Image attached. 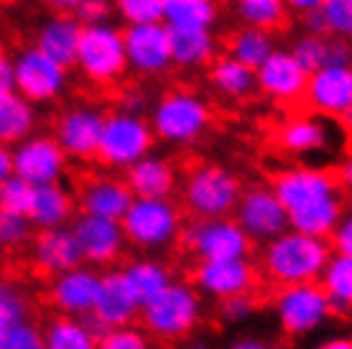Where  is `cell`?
<instances>
[{
	"label": "cell",
	"mask_w": 352,
	"mask_h": 349,
	"mask_svg": "<svg viewBox=\"0 0 352 349\" xmlns=\"http://www.w3.org/2000/svg\"><path fill=\"white\" fill-rule=\"evenodd\" d=\"M332 250L327 240L286 229L278 237L261 245L258 273L276 289L296 283H317Z\"/></svg>",
	"instance_id": "cell-1"
},
{
	"label": "cell",
	"mask_w": 352,
	"mask_h": 349,
	"mask_svg": "<svg viewBox=\"0 0 352 349\" xmlns=\"http://www.w3.org/2000/svg\"><path fill=\"white\" fill-rule=\"evenodd\" d=\"M146 117L156 143L171 148H194L210 133L214 110L202 92L192 87H171L151 105Z\"/></svg>",
	"instance_id": "cell-2"
},
{
	"label": "cell",
	"mask_w": 352,
	"mask_h": 349,
	"mask_svg": "<svg viewBox=\"0 0 352 349\" xmlns=\"http://www.w3.org/2000/svg\"><path fill=\"white\" fill-rule=\"evenodd\" d=\"M204 319V298L189 280L176 278L166 291L141 306L138 322L151 339L184 341Z\"/></svg>",
	"instance_id": "cell-3"
},
{
	"label": "cell",
	"mask_w": 352,
	"mask_h": 349,
	"mask_svg": "<svg viewBox=\"0 0 352 349\" xmlns=\"http://www.w3.org/2000/svg\"><path fill=\"white\" fill-rule=\"evenodd\" d=\"M182 204L192 219H217L232 217V210L243 194L240 176L225 164H197L189 168L184 181H179Z\"/></svg>",
	"instance_id": "cell-4"
},
{
	"label": "cell",
	"mask_w": 352,
	"mask_h": 349,
	"mask_svg": "<svg viewBox=\"0 0 352 349\" xmlns=\"http://www.w3.org/2000/svg\"><path fill=\"white\" fill-rule=\"evenodd\" d=\"M74 69L87 82L89 87L113 89L128 74L123 46V28L113 21L97 23V26H82L80 46L74 56Z\"/></svg>",
	"instance_id": "cell-5"
},
{
	"label": "cell",
	"mask_w": 352,
	"mask_h": 349,
	"mask_svg": "<svg viewBox=\"0 0 352 349\" xmlns=\"http://www.w3.org/2000/svg\"><path fill=\"white\" fill-rule=\"evenodd\" d=\"M182 225L184 214L174 199H133L120 219L128 247L146 255L171 250L179 243Z\"/></svg>",
	"instance_id": "cell-6"
},
{
	"label": "cell",
	"mask_w": 352,
	"mask_h": 349,
	"mask_svg": "<svg viewBox=\"0 0 352 349\" xmlns=\"http://www.w3.org/2000/svg\"><path fill=\"white\" fill-rule=\"evenodd\" d=\"M156 135L151 131V122L146 115L131 113H105L100 143H97L95 161L110 174H123L135 161L153 153Z\"/></svg>",
	"instance_id": "cell-7"
},
{
	"label": "cell",
	"mask_w": 352,
	"mask_h": 349,
	"mask_svg": "<svg viewBox=\"0 0 352 349\" xmlns=\"http://www.w3.org/2000/svg\"><path fill=\"white\" fill-rule=\"evenodd\" d=\"M13 92L28 100L34 107L59 102L72 87L69 69L49 59L34 44L18 49L13 56Z\"/></svg>",
	"instance_id": "cell-8"
},
{
	"label": "cell",
	"mask_w": 352,
	"mask_h": 349,
	"mask_svg": "<svg viewBox=\"0 0 352 349\" xmlns=\"http://www.w3.org/2000/svg\"><path fill=\"white\" fill-rule=\"evenodd\" d=\"M273 316L286 337L307 339L311 334L322 332L335 314L319 283H296V286L276 289Z\"/></svg>",
	"instance_id": "cell-9"
},
{
	"label": "cell",
	"mask_w": 352,
	"mask_h": 349,
	"mask_svg": "<svg viewBox=\"0 0 352 349\" xmlns=\"http://www.w3.org/2000/svg\"><path fill=\"white\" fill-rule=\"evenodd\" d=\"M268 186L273 189L276 199L283 204L289 217L314 207L319 201L342 196V186L332 168L309 166V164H294L276 171Z\"/></svg>",
	"instance_id": "cell-10"
},
{
	"label": "cell",
	"mask_w": 352,
	"mask_h": 349,
	"mask_svg": "<svg viewBox=\"0 0 352 349\" xmlns=\"http://www.w3.org/2000/svg\"><path fill=\"white\" fill-rule=\"evenodd\" d=\"M179 245L199 262L250 258V250H253V243L232 217L184 222L179 232Z\"/></svg>",
	"instance_id": "cell-11"
},
{
	"label": "cell",
	"mask_w": 352,
	"mask_h": 349,
	"mask_svg": "<svg viewBox=\"0 0 352 349\" xmlns=\"http://www.w3.org/2000/svg\"><path fill=\"white\" fill-rule=\"evenodd\" d=\"M105 122V110L95 102H72L54 120V140L69 164H92Z\"/></svg>",
	"instance_id": "cell-12"
},
{
	"label": "cell",
	"mask_w": 352,
	"mask_h": 349,
	"mask_svg": "<svg viewBox=\"0 0 352 349\" xmlns=\"http://www.w3.org/2000/svg\"><path fill=\"white\" fill-rule=\"evenodd\" d=\"M192 286L202 298L225 301L232 296H253L261 286L258 265L250 258L202 260L194 265Z\"/></svg>",
	"instance_id": "cell-13"
},
{
	"label": "cell",
	"mask_w": 352,
	"mask_h": 349,
	"mask_svg": "<svg viewBox=\"0 0 352 349\" xmlns=\"http://www.w3.org/2000/svg\"><path fill=\"white\" fill-rule=\"evenodd\" d=\"M232 219L253 245H265L289 229V214L268 183H253L243 189L232 210Z\"/></svg>",
	"instance_id": "cell-14"
},
{
	"label": "cell",
	"mask_w": 352,
	"mask_h": 349,
	"mask_svg": "<svg viewBox=\"0 0 352 349\" xmlns=\"http://www.w3.org/2000/svg\"><path fill=\"white\" fill-rule=\"evenodd\" d=\"M10 158H13V176L23 179L28 186L59 183L69 171V158L64 156L52 133L36 131L34 135H28L26 140L10 148Z\"/></svg>",
	"instance_id": "cell-15"
},
{
	"label": "cell",
	"mask_w": 352,
	"mask_h": 349,
	"mask_svg": "<svg viewBox=\"0 0 352 349\" xmlns=\"http://www.w3.org/2000/svg\"><path fill=\"white\" fill-rule=\"evenodd\" d=\"M304 105L319 117L350 122L352 115V67L324 64L307 77Z\"/></svg>",
	"instance_id": "cell-16"
},
{
	"label": "cell",
	"mask_w": 352,
	"mask_h": 349,
	"mask_svg": "<svg viewBox=\"0 0 352 349\" xmlns=\"http://www.w3.org/2000/svg\"><path fill=\"white\" fill-rule=\"evenodd\" d=\"M123 46L128 71L143 79L164 77L174 69L171 67V49H168V28L164 23H138L123 28Z\"/></svg>",
	"instance_id": "cell-17"
},
{
	"label": "cell",
	"mask_w": 352,
	"mask_h": 349,
	"mask_svg": "<svg viewBox=\"0 0 352 349\" xmlns=\"http://www.w3.org/2000/svg\"><path fill=\"white\" fill-rule=\"evenodd\" d=\"M69 229L74 235L82 262L95 268V271L113 268L115 262L125 255L128 243H125L120 222L80 214V217H74V222H69Z\"/></svg>",
	"instance_id": "cell-18"
},
{
	"label": "cell",
	"mask_w": 352,
	"mask_h": 349,
	"mask_svg": "<svg viewBox=\"0 0 352 349\" xmlns=\"http://www.w3.org/2000/svg\"><path fill=\"white\" fill-rule=\"evenodd\" d=\"M335 128L327 122V117H319L314 113L289 115L273 133L276 148L291 158L322 156L335 146Z\"/></svg>",
	"instance_id": "cell-19"
},
{
	"label": "cell",
	"mask_w": 352,
	"mask_h": 349,
	"mask_svg": "<svg viewBox=\"0 0 352 349\" xmlns=\"http://www.w3.org/2000/svg\"><path fill=\"white\" fill-rule=\"evenodd\" d=\"M307 77L309 74L296 64L289 49L276 46V52L256 69V89L273 105L294 107L304 100Z\"/></svg>",
	"instance_id": "cell-20"
},
{
	"label": "cell",
	"mask_w": 352,
	"mask_h": 349,
	"mask_svg": "<svg viewBox=\"0 0 352 349\" xmlns=\"http://www.w3.org/2000/svg\"><path fill=\"white\" fill-rule=\"evenodd\" d=\"M141 314V301L135 298L133 289L128 286L120 268H107L100 275V291L92 314L87 316L89 322L97 326V332L102 334L105 329L115 326H128L138 322Z\"/></svg>",
	"instance_id": "cell-21"
},
{
	"label": "cell",
	"mask_w": 352,
	"mask_h": 349,
	"mask_svg": "<svg viewBox=\"0 0 352 349\" xmlns=\"http://www.w3.org/2000/svg\"><path fill=\"white\" fill-rule=\"evenodd\" d=\"M100 275L102 273L89 268V265H77L72 271L49 278V301L62 316H77L87 319L95 308L97 291H100Z\"/></svg>",
	"instance_id": "cell-22"
},
{
	"label": "cell",
	"mask_w": 352,
	"mask_h": 349,
	"mask_svg": "<svg viewBox=\"0 0 352 349\" xmlns=\"http://www.w3.org/2000/svg\"><path fill=\"white\" fill-rule=\"evenodd\" d=\"M74 199H77V207H80L82 214L120 222L125 210L131 207L133 194L123 176L102 171V174L87 176L80 183V192Z\"/></svg>",
	"instance_id": "cell-23"
},
{
	"label": "cell",
	"mask_w": 352,
	"mask_h": 349,
	"mask_svg": "<svg viewBox=\"0 0 352 349\" xmlns=\"http://www.w3.org/2000/svg\"><path fill=\"white\" fill-rule=\"evenodd\" d=\"M28 258H31L34 271L44 278L62 275V273L82 265L80 250H77L69 227L36 229V235L28 243Z\"/></svg>",
	"instance_id": "cell-24"
},
{
	"label": "cell",
	"mask_w": 352,
	"mask_h": 349,
	"mask_svg": "<svg viewBox=\"0 0 352 349\" xmlns=\"http://www.w3.org/2000/svg\"><path fill=\"white\" fill-rule=\"evenodd\" d=\"M133 199H171L179 189V168L161 153H148L123 171Z\"/></svg>",
	"instance_id": "cell-25"
},
{
	"label": "cell",
	"mask_w": 352,
	"mask_h": 349,
	"mask_svg": "<svg viewBox=\"0 0 352 349\" xmlns=\"http://www.w3.org/2000/svg\"><path fill=\"white\" fill-rule=\"evenodd\" d=\"M168 49L171 67L199 71L220 56V38L210 28H168Z\"/></svg>",
	"instance_id": "cell-26"
},
{
	"label": "cell",
	"mask_w": 352,
	"mask_h": 349,
	"mask_svg": "<svg viewBox=\"0 0 352 349\" xmlns=\"http://www.w3.org/2000/svg\"><path fill=\"white\" fill-rule=\"evenodd\" d=\"M74 207H77V199L67 183H44V186H34L26 219L34 229L69 227Z\"/></svg>",
	"instance_id": "cell-27"
},
{
	"label": "cell",
	"mask_w": 352,
	"mask_h": 349,
	"mask_svg": "<svg viewBox=\"0 0 352 349\" xmlns=\"http://www.w3.org/2000/svg\"><path fill=\"white\" fill-rule=\"evenodd\" d=\"M80 36L82 23L74 16L49 13V18L41 21L36 28L34 46L38 52H44L49 59L59 61L62 67L72 69L74 56H77V46H80Z\"/></svg>",
	"instance_id": "cell-28"
},
{
	"label": "cell",
	"mask_w": 352,
	"mask_h": 349,
	"mask_svg": "<svg viewBox=\"0 0 352 349\" xmlns=\"http://www.w3.org/2000/svg\"><path fill=\"white\" fill-rule=\"evenodd\" d=\"M207 82L220 97L230 102H248L256 95V69H250L230 56H217L207 67Z\"/></svg>",
	"instance_id": "cell-29"
},
{
	"label": "cell",
	"mask_w": 352,
	"mask_h": 349,
	"mask_svg": "<svg viewBox=\"0 0 352 349\" xmlns=\"http://www.w3.org/2000/svg\"><path fill=\"white\" fill-rule=\"evenodd\" d=\"M128 280V286L133 289L135 298L143 304H148L151 298H156L161 291H166L176 280L174 268L166 260H161L159 255H143L131 260L125 268H120Z\"/></svg>",
	"instance_id": "cell-30"
},
{
	"label": "cell",
	"mask_w": 352,
	"mask_h": 349,
	"mask_svg": "<svg viewBox=\"0 0 352 349\" xmlns=\"http://www.w3.org/2000/svg\"><path fill=\"white\" fill-rule=\"evenodd\" d=\"M38 128V110L16 92L0 97V146L13 148L34 135Z\"/></svg>",
	"instance_id": "cell-31"
},
{
	"label": "cell",
	"mask_w": 352,
	"mask_h": 349,
	"mask_svg": "<svg viewBox=\"0 0 352 349\" xmlns=\"http://www.w3.org/2000/svg\"><path fill=\"white\" fill-rule=\"evenodd\" d=\"M220 0H164L161 23L166 28H214L220 23Z\"/></svg>",
	"instance_id": "cell-32"
},
{
	"label": "cell",
	"mask_w": 352,
	"mask_h": 349,
	"mask_svg": "<svg viewBox=\"0 0 352 349\" xmlns=\"http://www.w3.org/2000/svg\"><path fill=\"white\" fill-rule=\"evenodd\" d=\"M44 349H97L100 332L89 319L77 316H54L44 329Z\"/></svg>",
	"instance_id": "cell-33"
},
{
	"label": "cell",
	"mask_w": 352,
	"mask_h": 349,
	"mask_svg": "<svg viewBox=\"0 0 352 349\" xmlns=\"http://www.w3.org/2000/svg\"><path fill=\"white\" fill-rule=\"evenodd\" d=\"M319 289L324 291L327 301L335 316H350L352 308V255H335L327 260L319 275Z\"/></svg>",
	"instance_id": "cell-34"
},
{
	"label": "cell",
	"mask_w": 352,
	"mask_h": 349,
	"mask_svg": "<svg viewBox=\"0 0 352 349\" xmlns=\"http://www.w3.org/2000/svg\"><path fill=\"white\" fill-rule=\"evenodd\" d=\"M232 16L238 18L240 26L278 34L289 23V8L283 0H230Z\"/></svg>",
	"instance_id": "cell-35"
},
{
	"label": "cell",
	"mask_w": 352,
	"mask_h": 349,
	"mask_svg": "<svg viewBox=\"0 0 352 349\" xmlns=\"http://www.w3.org/2000/svg\"><path fill=\"white\" fill-rule=\"evenodd\" d=\"M276 36L268 31H258V28L238 26L225 41V56L245 64L250 69H258L273 52H276Z\"/></svg>",
	"instance_id": "cell-36"
},
{
	"label": "cell",
	"mask_w": 352,
	"mask_h": 349,
	"mask_svg": "<svg viewBox=\"0 0 352 349\" xmlns=\"http://www.w3.org/2000/svg\"><path fill=\"white\" fill-rule=\"evenodd\" d=\"M31 314L26 291L13 280H0V339L6 337L13 324L26 322Z\"/></svg>",
	"instance_id": "cell-37"
},
{
	"label": "cell",
	"mask_w": 352,
	"mask_h": 349,
	"mask_svg": "<svg viewBox=\"0 0 352 349\" xmlns=\"http://www.w3.org/2000/svg\"><path fill=\"white\" fill-rule=\"evenodd\" d=\"M327 44H329V36H314V34H299L289 46V54L296 59L301 69L311 74L319 67L327 64Z\"/></svg>",
	"instance_id": "cell-38"
},
{
	"label": "cell",
	"mask_w": 352,
	"mask_h": 349,
	"mask_svg": "<svg viewBox=\"0 0 352 349\" xmlns=\"http://www.w3.org/2000/svg\"><path fill=\"white\" fill-rule=\"evenodd\" d=\"M113 3V16H118L125 26H138V23H159L164 0H110Z\"/></svg>",
	"instance_id": "cell-39"
},
{
	"label": "cell",
	"mask_w": 352,
	"mask_h": 349,
	"mask_svg": "<svg viewBox=\"0 0 352 349\" xmlns=\"http://www.w3.org/2000/svg\"><path fill=\"white\" fill-rule=\"evenodd\" d=\"M97 349H153V341L141 326H115L97 337Z\"/></svg>",
	"instance_id": "cell-40"
},
{
	"label": "cell",
	"mask_w": 352,
	"mask_h": 349,
	"mask_svg": "<svg viewBox=\"0 0 352 349\" xmlns=\"http://www.w3.org/2000/svg\"><path fill=\"white\" fill-rule=\"evenodd\" d=\"M31 237H34V227L23 214H10L0 210V250L3 253L21 250L23 245L31 243Z\"/></svg>",
	"instance_id": "cell-41"
},
{
	"label": "cell",
	"mask_w": 352,
	"mask_h": 349,
	"mask_svg": "<svg viewBox=\"0 0 352 349\" xmlns=\"http://www.w3.org/2000/svg\"><path fill=\"white\" fill-rule=\"evenodd\" d=\"M319 13L324 18L327 36L332 38H347L352 36V0H324L319 5Z\"/></svg>",
	"instance_id": "cell-42"
},
{
	"label": "cell",
	"mask_w": 352,
	"mask_h": 349,
	"mask_svg": "<svg viewBox=\"0 0 352 349\" xmlns=\"http://www.w3.org/2000/svg\"><path fill=\"white\" fill-rule=\"evenodd\" d=\"M31 192H34V186H28L23 179L8 176L6 181L0 183V210L26 217L28 204H31Z\"/></svg>",
	"instance_id": "cell-43"
},
{
	"label": "cell",
	"mask_w": 352,
	"mask_h": 349,
	"mask_svg": "<svg viewBox=\"0 0 352 349\" xmlns=\"http://www.w3.org/2000/svg\"><path fill=\"white\" fill-rule=\"evenodd\" d=\"M0 349H44V334L41 326L31 319L13 324L6 337L0 339Z\"/></svg>",
	"instance_id": "cell-44"
},
{
	"label": "cell",
	"mask_w": 352,
	"mask_h": 349,
	"mask_svg": "<svg viewBox=\"0 0 352 349\" xmlns=\"http://www.w3.org/2000/svg\"><path fill=\"white\" fill-rule=\"evenodd\" d=\"M256 308L258 304L253 296H232V298H225V301H217V316L228 326L245 324L248 319H253Z\"/></svg>",
	"instance_id": "cell-45"
},
{
	"label": "cell",
	"mask_w": 352,
	"mask_h": 349,
	"mask_svg": "<svg viewBox=\"0 0 352 349\" xmlns=\"http://www.w3.org/2000/svg\"><path fill=\"white\" fill-rule=\"evenodd\" d=\"M74 18L82 26H97V23H107L113 18V3L110 0H82Z\"/></svg>",
	"instance_id": "cell-46"
},
{
	"label": "cell",
	"mask_w": 352,
	"mask_h": 349,
	"mask_svg": "<svg viewBox=\"0 0 352 349\" xmlns=\"http://www.w3.org/2000/svg\"><path fill=\"white\" fill-rule=\"evenodd\" d=\"M118 110L131 115H146L148 110V95L135 85H128L118 92Z\"/></svg>",
	"instance_id": "cell-47"
},
{
	"label": "cell",
	"mask_w": 352,
	"mask_h": 349,
	"mask_svg": "<svg viewBox=\"0 0 352 349\" xmlns=\"http://www.w3.org/2000/svg\"><path fill=\"white\" fill-rule=\"evenodd\" d=\"M327 245H329V250L335 255H352V219L344 214L340 219V225H337L329 237H327Z\"/></svg>",
	"instance_id": "cell-48"
},
{
	"label": "cell",
	"mask_w": 352,
	"mask_h": 349,
	"mask_svg": "<svg viewBox=\"0 0 352 349\" xmlns=\"http://www.w3.org/2000/svg\"><path fill=\"white\" fill-rule=\"evenodd\" d=\"M327 64H342L350 67L352 64V49L347 38H332L329 36V44H327Z\"/></svg>",
	"instance_id": "cell-49"
},
{
	"label": "cell",
	"mask_w": 352,
	"mask_h": 349,
	"mask_svg": "<svg viewBox=\"0 0 352 349\" xmlns=\"http://www.w3.org/2000/svg\"><path fill=\"white\" fill-rule=\"evenodd\" d=\"M13 92V59L0 49V97Z\"/></svg>",
	"instance_id": "cell-50"
},
{
	"label": "cell",
	"mask_w": 352,
	"mask_h": 349,
	"mask_svg": "<svg viewBox=\"0 0 352 349\" xmlns=\"http://www.w3.org/2000/svg\"><path fill=\"white\" fill-rule=\"evenodd\" d=\"M301 28H304V34L327 36L324 18H322V13H319V8H317V10H311V13H304V16H301Z\"/></svg>",
	"instance_id": "cell-51"
},
{
	"label": "cell",
	"mask_w": 352,
	"mask_h": 349,
	"mask_svg": "<svg viewBox=\"0 0 352 349\" xmlns=\"http://www.w3.org/2000/svg\"><path fill=\"white\" fill-rule=\"evenodd\" d=\"M82 0H41L49 13H64V16H74V10L80 5Z\"/></svg>",
	"instance_id": "cell-52"
},
{
	"label": "cell",
	"mask_w": 352,
	"mask_h": 349,
	"mask_svg": "<svg viewBox=\"0 0 352 349\" xmlns=\"http://www.w3.org/2000/svg\"><path fill=\"white\" fill-rule=\"evenodd\" d=\"M286 3V8L289 13H296V16H304V13H311V10H317L324 0H283Z\"/></svg>",
	"instance_id": "cell-53"
},
{
	"label": "cell",
	"mask_w": 352,
	"mask_h": 349,
	"mask_svg": "<svg viewBox=\"0 0 352 349\" xmlns=\"http://www.w3.org/2000/svg\"><path fill=\"white\" fill-rule=\"evenodd\" d=\"M225 349H268L263 339H258V337H240V339L230 341Z\"/></svg>",
	"instance_id": "cell-54"
},
{
	"label": "cell",
	"mask_w": 352,
	"mask_h": 349,
	"mask_svg": "<svg viewBox=\"0 0 352 349\" xmlns=\"http://www.w3.org/2000/svg\"><path fill=\"white\" fill-rule=\"evenodd\" d=\"M8 176H13V158H10L8 146H0V183L6 181Z\"/></svg>",
	"instance_id": "cell-55"
},
{
	"label": "cell",
	"mask_w": 352,
	"mask_h": 349,
	"mask_svg": "<svg viewBox=\"0 0 352 349\" xmlns=\"http://www.w3.org/2000/svg\"><path fill=\"white\" fill-rule=\"evenodd\" d=\"M335 176H337V181H340L342 189H350V183H352V161L350 158H344L342 168H337Z\"/></svg>",
	"instance_id": "cell-56"
},
{
	"label": "cell",
	"mask_w": 352,
	"mask_h": 349,
	"mask_svg": "<svg viewBox=\"0 0 352 349\" xmlns=\"http://www.w3.org/2000/svg\"><path fill=\"white\" fill-rule=\"evenodd\" d=\"M314 349H352L350 337H332V339H324L322 344H317Z\"/></svg>",
	"instance_id": "cell-57"
},
{
	"label": "cell",
	"mask_w": 352,
	"mask_h": 349,
	"mask_svg": "<svg viewBox=\"0 0 352 349\" xmlns=\"http://www.w3.org/2000/svg\"><path fill=\"white\" fill-rule=\"evenodd\" d=\"M182 349H214V344L207 337H186Z\"/></svg>",
	"instance_id": "cell-58"
},
{
	"label": "cell",
	"mask_w": 352,
	"mask_h": 349,
	"mask_svg": "<svg viewBox=\"0 0 352 349\" xmlns=\"http://www.w3.org/2000/svg\"><path fill=\"white\" fill-rule=\"evenodd\" d=\"M268 349H289V347H268Z\"/></svg>",
	"instance_id": "cell-59"
}]
</instances>
